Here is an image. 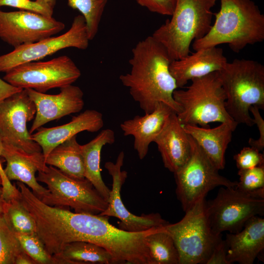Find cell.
<instances>
[{
  "instance_id": "6da1fadb",
  "label": "cell",
  "mask_w": 264,
  "mask_h": 264,
  "mask_svg": "<svg viewBox=\"0 0 264 264\" xmlns=\"http://www.w3.org/2000/svg\"><path fill=\"white\" fill-rule=\"evenodd\" d=\"M109 219L59 208L51 222L53 242L60 249L73 242H89L105 248L117 264H152L146 238L154 228L139 232L126 231L112 225Z\"/></svg>"
},
{
  "instance_id": "7a4b0ae2",
  "label": "cell",
  "mask_w": 264,
  "mask_h": 264,
  "mask_svg": "<svg viewBox=\"0 0 264 264\" xmlns=\"http://www.w3.org/2000/svg\"><path fill=\"white\" fill-rule=\"evenodd\" d=\"M165 47L152 36L139 41L132 49L131 70L119 79L145 113L164 103L178 114L181 111L173 98L178 88L169 66L172 61Z\"/></svg>"
},
{
  "instance_id": "3957f363",
  "label": "cell",
  "mask_w": 264,
  "mask_h": 264,
  "mask_svg": "<svg viewBox=\"0 0 264 264\" xmlns=\"http://www.w3.org/2000/svg\"><path fill=\"white\" fill-rule=\"evenodd\" d=\"M219 11L209 32L192 45L196 51L227 44L239 53L247 45L264 40V15L252 0H220Z\"/></svg>"
},
{
  "instance_id": "277c9868",
  "label": "cell",
  "mask_w": 264,
  "mask_h": 264,
  "mask_svg": "<svg viewBox=\"0 0 264 264\" xmlns=\"http://www.w3.org/2000/svg\"><path fill=\"white\" fill-rule=\"evenodd\" d=\"M217 0H176L172 18L155 30L152 37L166 49L172 60L191 53L193 42L210 30Z\"/></svg>"
},
{
  "instance_id": "5b68a950",
  "label": "cell",
  "mask_w": 264,
  "mask_h": 264,
  "mask_svg": "<svg viewBox=\"0 0 264 264\" xmlns=\"http://www.w3.org/2000/svg\"><path fill=\"white\" fill-rule=\"evenodd\" d=\"M218 72L228 114L238 125L253 126L250 107L264 109V66L254 60L236 59Z\"/></svg>"
},
{
  "instance_id": "8992f818",
  "label": "cell",
  "mask_w": 264,
  "mask_h": 264,
  "mask_svg": "<svg viewBox=\"0 0 264 264\" xmlns=\"http://www.w3.org/2000/svg\"><path fill=\"white\" fill-rule=\"evenodd\" d=\"M191 82L186 89L173 92V98L181 108L176 114L180 124L209 128L211 122L226 123L235 130L238 124L226 110V96L218 71Z\"/></svg>"
},
{
  "instance_id": "52a82bcc",
  "label": "cell",
  "mask_w": 264,
  "mask_h": 264,
  "mask_svg": "<svg viewBox=\"0 0 264 264\" xmlns=\"http://www.w3.org/2000/svg\"><path fill=\"white\" fill-rule=\"evenodd\" d=\"M210 226L217 235L224 231L236 233L251 218L264 215V189L249 192L235 187L221 186L215 198L205 201Z\"/></svg>"
},
{
  "instance_id": "ba28073f",
  "label": "cell",
  "mask_w": 264,
  "mask_h": 264,
  "mask_svg": "<svg viewBox=\"0 0 264 264\" xmlns=\"http://www.w3.org/2000/svg\"><path fill=\"white\" fill-rule=\"evenodd\" d=\"M205 200H198L178 222L164 226L172 237L179 255L178 264H206L222 240L214 234L205 212Z\"/></svg>"
},
{
  "instance_id": "9c48e42d",
  "label": "cell",
  "mask_w": 264,
  "mask_h": 264,
  "mask_svg": "<svg viewBox=\"0 0 264 264\" xmlns=\"http://www.w3.org/2000/svg\"><path fill=\"white\" fill-rule=\"evenodd\" d=\"M36 179L47 185L48 196L41 199L51 206L71 207L76 213L99 214L108 202L86 178L77 179L59 169L48 166L38 171Z\"/></svg>"
},
{
  "instance_id": "30bf717a",
  "label": "cell",
  "mask_w": 264,
  "mask_h": 264,
  "mask_svg": "<svg viewBox=\"0 0 264 264\" xmlns=\"http://www.w3.org/2000/svg\"><path fill=\"white\" fill-rule=\"evenodd\" d=\"M188 137L191 145L189 158L174 173L176 185V193L185 212L214 188L235 187L237 184V181L220 175L219 170L195 140L189 134Z\"/></svg>"
},
{
  "instance_id": "8fae6325",
  "label": "cell",
  "mask_w": 264,
  "mask_h": 264,
  "mask_svg": "<svg viewBox=\"0 0 264 264\" xmlns=\"http://www.w3.org/2000/svg\"><path fill=\"white\" fill-rule=\"evenodd\" d=\"M80 70L66 55L46 61H33L18 66L5 73L3 80L22 89L45 93L72 85L81 76Z\"/></svg>"
},
{
  "instance_id": "7c38bea8",
  "label": "cell",
  "mask_w": 264,
  "mask_h": 264,
  "mask_svg": "<svg viewBox=\"0 0 264 264\" xmlns=\"http://www.w3.org/2000/svg\"><path fill=\"white\" fill-rule=\"evenodd\" d=\"M89 41L85 19L82 15H78L65 33L20 46L0 55V72L6 73L18 66L39 61L66 48L86 49Z\"/></svg>"
},
{
  "instance_id": "4fadbf2b",
  "label": "cell",
  "mask_w": 264,
  "mask_h": 264,
  "mask_svg": "<svg viewBox=\"0 0 264 264\" xmlns=\"http://www.w3.org/2000/svg\"><path fill=\"white\" fill-rule=\"evenodd\" d=\"M36 106L26 89L12 95L0 104V137L2 143L27 153L42 152L31 138L27 123L33 119Z\"/></svg>"
},
{
  "instance_id": "5bb4252c",
  "label": "cell",
  "mask_w": 264,
  "mask_h": 264,
  "mask_svg": "<svg viewBox=\"0 0 264 264\" xmlns=\"http://www.w3.org/2000/svg\"><path fill=\"white\" fill-rule=\"evenodd\" d=\"M65 27L53 17L21 10L0 9V39L13 47L33 43L60 33Z\"/></svg>"
},
{
  "instance_id": "9a60e30c",
  "label": "cell",
  "mask_w": 264,
  "mask_h": 264,
  "mask_svg": "<svg viewBox=\"0 0 264 264\" xmlns=\"http://www.w3.org/2000/svg\"><path fill=\"white\" fill-rule=\"evenodd\" d=\"M124 156V152H121L115 163L108 161L105 164V168L112 177V188L107 200L108 206L99 215L117 218L120 220L118 228L132 232H142L167 225L169 223L158 213L136 216L125 206L121 197V188L128 176V173L121 170Z\"/></svg>"
},
{
  "instance_id": "2e32d148",
  "label": "cell",
  "mask_w": 264,
  "mask_h": 264,
  "mask_svg": "<svg viewBox=\"0 0 264 264\" xmlns=\"http://www.w3.org/2000/svg\"><path fill=\"white\" fill-rule=\"evenodd\" d=\"M60 88V92L53 95L40 92L31 88L26 89L36 109L34 121L29 131L31 134L49 122L80 112L83 109L84 93L79 87L72 84Z\"/></svg>"
},
{
  "instance_id": "e0dca14e",
  "label": "cell",
  "mask_w": 264,
  "mask_h": 264,
  "mask_svg": "<svg viewBox=\"0 0 264 264\" xmlns=\"http://www.w3.org/2000/svg\"><path fill=\"white\" fill-rule=\"evenodd\" d=\"M1 157L6 161L4 172L10 181L23 183L40 199L49 195V190L38 183L35 176L37 171L43 170L47 165L42 152L29 153L3 143Z\"/></svg>"
},
{
  "instance_id": "ac0fdd59",
  "label": "cell",
  "mask_w": 264,
  "mask_h": 264,
  "mask_svg": "<svg viewBox=\"0 0 264 264\" xmlns=\"http://www.w3.org/2000/svg\"><path fill=\"white\" fill-rule=\"evenodd\" d=\"M104 125L102 114L94 110H87L73 116L64 125L52 128L41 127L31 134V139L42 149L44 158L57 146L84 131L95 132Z\"/></svg>"
},
{
  "instance_id": "d6986e66",
  "label": "cell",
  "mask_w": 264,
  "mask_h": 264,
  "mask_svg": "<svg viewBox=\"0 0 264 264\" xmlns=\"http://www.w3.org/2000/svg\"><path fill=\"white\" fill-rule=\"evenodd\" d=\"M223 49L217 46L203 48L177 60H173L170 71L177 88L188 81L221 70L227 63Z\"/></svg>"
},
{
  "instance_id": "ffe728a7",
  "label": "cell",
  "mask_w": 264,
  "mask_h": 264,
  "mask_svg": "<svg viewBox=\"0 0 264 264\" xmlns=\"http://www.w3.org/2000/svg\"><path fill=\"white\" fill-rule=\"evenodd\" d=\"M224 240L230 264H253L264 249V219L258 216L251 218L242 230L227 233Z\"/></svg>"
},
{
  "instance_id": "44dd1931",
  "label": "cell",
  "mask_w": 264,
  "mask_h": 264,
  "mask_svg": "<svg viewBox=\"0 0 264 264\" xmlns=\"http://www.w3.org/2000/svg\"><path fill=\"white\" fill-rule=\"evenodd\" d=\"M160 153L164 167L175 173L187 161L191 154L188 134L172 112L154 142Z\"/></svg>"
},
{
  "instance_id": "7402d4cb",
  "label": "cell",
  "mask_w": 264,
  "mask_h": 264,
  "mask_svg": "<svg viewBox=\"0 0 264 264\" xmlns=\"http://www.w3.org/2000/svg\"><path fill=\"white\" fill-rule=\"evenodd\" d=\"M173 112L170 107L161 103L152 112L143 116L136 115L120 124L125 136L134 137V149L140 159L146 156L150 144L154 142Z\"/></svg>"
},
{
  "instance_id": "603a6c76",
  "label": "cell",
  "mask_w": 264,
  "mask_h": 264,
  "mask_svg": "<svg viewBox=\"0 0 264 264\" xmlns=\"http://www.w3.org/2000/svg\"><path fill=\"white\" fill-rule=\"evenodd\" d=\"M186 132L197 142L206 155L219 170L225 167V153L235 130L231 125L221 123L213 128L198 125H182Z\"/></svg>"
},
{
  "instance_id": "cb8c5ba5",
  "label": "cell",
  "mask_w": 264,
  "mask_h": 264,
  "mask_svg": "<svg viewBox=\"0 0 264 264\" xmlns=\"http://www.w3.org/2000/svg\"><path fill=\"white\" fill-rule=\"evenodd\" d=\"M114 142V132L111 129H106L101 131L88 143L81 145L85 178L90 181L107 201L110 190L106 185L102 178L101 153L105 145L112 144Z\"/></svg>"
},
{
  "instance_id": "d4e9b609",
  "label": "cell",
  "mask_w": 264,
  "mask_h": 264,
  "mask_svg": "<svg viewBox=\"0 0 264 264\" xmlns=\"http://www.w3.org/2000/svg\"><path fill=\"white\" fill-rule=\"evenodd\" d=\"M52 256L54 264H117L105 248L83 241L67 243L60 253Z\"/></svg>"
},
{
  "instance_id": "484cf974",
  "label": "cell",
  "mask_w": 264,
  "mask_h": 264,
  "mask_svg": "<svg viewBox=\"0 0 264 264\" xmlns=\"http://www.w3.org/2000/svg\"><path fill=\"white\" fill-rule=\"evenodd\" d=\"M44 162L72 177L85 178L81 145L77 141L76 135L54 148L44 158Z\"/></svg>"
},
{
  "instance_id": "4316f807",
  "label": "cell",
  "mask_w": 264,
  "mask_h": 264,
  "mask_svg": "<svg viewBox=\"0 0 264 264\" xmlns=\"http://www.w3.org/2000/svg\"><path fill=\"white\" fill-rule=\"evenodd\" d=\"M164 226L154 228L146 238L152 264H178L177 250Z\"/></svg>"
},
{
  "instance_id": "83f0119b",
  "label": "cell",
  "mask_w": 264,
  "mask_h": 264,
  "mask_svg": "<svg viewBox=\"0 0 264 264\" xmlns=\"http://www.w3.org/2000/svg\"><path fill=\"white\" fill-rule=\"evenodd\" d=\"M3 214L7 223L15 232L23 234L36 232L35 220L22 204L20 197L5 201Z\"/></svg>"
},
{
  "instance_id": "f1b7e54d",
  "label": "cell",
  "mask_w": 264,
  "mask_h": 264,
  "mask_svg": "<svg viewBox=\"0 0 264 264\" xmlns=\"http://www.w3.org/2000/svg\"><path fill=\"white\" fill-rule=\"evenodd\" d=\"M108 0H67L70 8L78 10L85 19L89 40L97 34Z\"/></svg>"
},
{
  "instance_id": "f546056e",
  "label": "cell",
  "mask_w": 264,
  "mask_h": 264,
  "mask_svg": "<svg viewBox=\"0 0 264 264\" xmlns=\"http://www.w3.org/2000/svg\"><path fill=\"white\" fill-rule=\"evenodd\" d=\"M23 250L16 232L0 213V264H15Z\"/></svg>"
},
{
  "instance_id": "4dcf8cb0",
  "label": "cell",
  "mask_w": 264,
  "mask_h": 264,
  "mask_svg": "<svg viewBox=\"0 0 264 264\" xmlns=\"http://www.w3.org/2000/svg\"><path fill=\"white\" fill-rule=\"evenodd\" d=\"M16 233L23 250L36 264H54L53 256L47 252L36 232L31 234Z\"/></svg>"
},
{
  "instance_id": "1f68e13d",
  "label": "cell",
  "mask_w": 264,
  "mask_h": 264,
  "mask_svg": "<svg viewBox=\"0 0 264 264\" xmlns=\"http://www.w3.org/2000/svg\"><path fill=\"white\" fill-rule=\"evenodd\" d=\"M239 181L236 187L249 192L253 190L264 188V165L252 168L239 170Z\"/></svg>"
},
{
  "instance_id": "d6a6232c",
  "label": "cell",
  "mask_w": 264,
  "mask_h": 264,
  "mask_svg": "<svg viewBox=\"0 0 264 264\" xmlns=\"http://www.w3.org/2000/svg\"><path fill=\"white\" fill-rule=\"evenodd\" d=\"M1 6L29 11L47 17H53L54 11V7L42 0H0V7Z\"/></svg>"
},
{
  "instance_id": "836d02e7",
  "label": "cell",
  "mask_w": 264,
  "mask_h": 264,
  "mask_svg": "<svg viewBox=\"0 0 264 264\" xmlns=\"http://www.w3.org/2000/svg\"><path fill=\"white\" fill-rule=\"evenodd\" d=\"M260 152L250 146L243 147L234 156L238 169H247L264 165V155Z\"/></svg>"
},
{
  "instance_id": "e575fe53",
  "label": "cell",
  "mask_w": 264,
  "mask_h": 264,
  "mask_svg": "<svg viewBox=\"0 0 264 264\" xmlns=\"http://www.w3.org/2000/svg\"><path fill=\"white\" fill-rule=\"evenodd\" d=\"M142 7L152 12L162 15L172 16L176 0H135Z\"/></svg>"
},
{
  "instance_id": "d590c367",
  "label": "cell",
  "mask_w": 264,
  "mask_h": 264,
  "mask_svg": "<svg viewBox=\"0 0 264 264\" xmlns=\"http://www.w3.org/2000/svg\"><path fill=\"white\" fill-rule=\"evenodd\" d=\"M259 110V108L256 106H251L249 109V112H251L253 116L254 123L258 127L260 136L257 139L250 138L248 144L250 146L262 151L264 148V120L261 116Z\"/></svg>"
},
{
  "instance_id": "8d00e7d4",
  "label": "cell",
  "mask_w": 264,
  "mask_h": 264,
  "mask_svg": "<svg viewBox=\"0 0 264 264\" xmlns=\"http://www.w3.org/2000/svg\"><path fill=\"white\" fill-rule=\"evenodd\" d=\"M206 264H230L226 258L224 240L222 239L215 247Z\"/></svg>"
},
{
  "instance_id": "74e56055",
  "label": "cell",
  "mask_w": 264,
  "mask_h": 264,
  "mask_svg": "<svg viewBox=\"0 0 264 264\" xmlns=\"http://www.w3.org/2000/svg\"><path fill=\"white\" fill-rule=\"evenodd\" d=\"M3 148V143L0 137V177L1 181V186L3 193L5 195H10L13 194L16 190L15 185H13L6 177L4 169L0 161V157Z\"/></svg>"
},
{
  "instance_id": "f35d334b",
  "label": "cell",
  "mask_w": 264,
  "mask_h": 264,
  "mask_svg": "<svg viewBox=\"0 0 264 264\" xmlns=\"http://www.w3.org/2000/svg\"><path fill=\"white\" fill-rule=\"evenodd\" d=\"M22 89L0 78V104L7 98Z\"/></svg>"
},
{
  "instance_id": "ab89813d",
  "label": "cell",
  "mask_w": 264,
  "mask_h": 264,
  "mask_svg": "<svg viewBox=\"0 0 264 264\" xmlns=\"http://www.w3.org/2000/svg\"><path fill=\"white\" fill-rule=\"evenodd\" d=\"M15 264H36L35 262L25 252L18 256Z\"/></svg>"
},
{
  "instance_id": "60d3db41",
  "label": "cell",
  "mask_w": 264,
  "mask_h": 264,
  "mask_svg": "<svg viewBox=\"0 0 264 264\" xmlns=\"http://www.w3.org/2000/svg\"><path fill=\"white\" fill-rule=\"evenodd\" d=\"M5 199L3 196V191L1 186V181L0 177V213H3V206L5 203Z\"/></svg>"
},
{
  "instance_id": "b9f144b4",
  "label": "cell",
  "mask_w": 264,
  "mask_h": 264,
  "mask_svg": "<svg viewBox=\"0 0 264 264\" xmlns=\"http://www.w3.org/2000/svg\"><path fill=\"white\" fill-rule=\"evenodd\" d=\"M43 0L46 2V3H48L49 4H50V5L54 7L56 2L59 0Z\"/></svg>"
}]
</instances>
